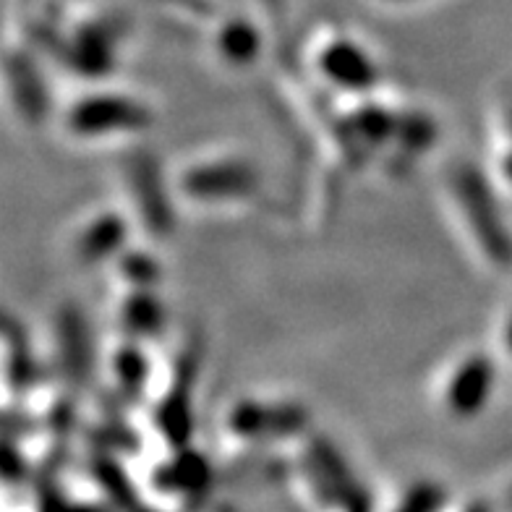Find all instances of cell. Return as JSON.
I'll return each instance as SVG.
<instances>
[{"label": "cell", "instance_id": "6da1fadb", "mask_svg": "<svg viewBox=\"0 0 512 512\" xmlns=\"http://www.w3.org/2000/svg\"><path fill=\"white\" fill-rule=\"evenodd\" d=\"M452 194L458 199L471 236L484 249L486 259H492L494 264H510L512 236L484 173H479L473 165L458 168L452 176Z\"/></svg>", "mask_w": 512, "mask_h": 512}, {"label": "cell", "instance_id": "7a4b0ae2", "mask_svg": "<svg viewBox=\"0 0 512 512\" xmlns=\"http://www.w3.org/2000/svg\"><path fill=\"white\" fill-rule=\"evenodd\" d=\"M152 123V113L144 102L113 92L81 97L71 113L68 128L84 139H100V136H118L144 131Z\"/></svg>", "mask_w": 512, "mask_h": 512}, {"label": "cell", "instance_id": "3957f363", "mask_svg": "<svg viewBox=\"0 0 512 512\" xmlns=\"http://www.w3.org/2000/svg\"><path fill=\"white\" fill-rule=\"evenodd\" d=\"M259 176L249 162L212 160L186 170L181 178L183 194L196 202H238L256 191Z\"/></svg>", "mask_w": 512, "mask_h": 512}, {"label": "cell", "instance_id": "277c9868", "mask_svg": "<svg viewBox=\"0 0 512 512\" xmlns=\"http://www.w3.org/2000/svg\"><path fill=\"white\" fill-rule=\"evenodd\" d=\"M319 71L330 84L364 95L369 89L377 87L379 68L369 53H366L356 40L348 37H335L322 48L317 58Z\"/></svg>", "mask_w": 512, "mask_h": 512}, {"label": "cell", "instance_id": "5b68a950", "mask_svg": "<svg viewBox=\"0 0 512 512\" xmlns=\"http://www.w3.org/2000/svg\"><path fill=\"white\" fill-rule=\"evenodd\" d=\"M497 371L489 356H468L458 369L452 371L450 382L445 387V405L452 416L473 418L484 411L494 392Z\"/></svg>", "mask_w": 512, "mask_h": 512}, {"label": "cell", "instance_id": "8992f818", "mask_svg": "<svg viewBox=\"0 0 512 512\" xmlns=\"http://www.w3.org/2000/svg\"><path fill=\"white\" fill-rule=\"evenodd\" d=\"M306 424V413L301 405H264L256 400H243L228 416V426L238 437H280L296 434Z\"/></svg>", "mask_w": 512, "mask_h": 512}, {"label": "cell", "instance_id": "52a82bcc", "mask_svg": "<svg viewBox=\"0 0 512 512\" xmlns=\"http://www.w3.org/2000/svg\"><path fill=\"white\" fill-rule=\"evenodd\" d=\"M128 241V225L121 215L108 212V215L95 217L87 228L81 230L79 241H76V254L81 262L102 264L121 256L126 251Z\"/></svg>", "mask_w": 512, "mask_h": 512}, {"label": "cell", "instance_id": "ba28073f", "mask_svg": "<svg viewBox=\"0 0 512 512\" xmlns=\"http://www.w3.org/2000/svg\"><path fill=\"white\" fill-rule=\"evenodd\" d=\"M131 181H134V196L142 209L144 220L155 230H170V202L165 194L160 168L152 157H142L131 165Z\"/></svg>", "mask_w": 512, "mask_h": 512}, {"label": "cell", "instance_id": "9c48e42d", "mask_svg": "<svg viewBox=\"0 0 512 512\" xmlns=\"http://www.w3.org/2000/svg\"><path fill=\"white\" fill-rule=\"evenodd\" d=\"M123 330L136 340H149L165 327V304L157 298L155 288H131L121 306Z\"/></svg>", "mask_w": 512, "mask_h": 512}, {"label": "cell", "instance_id": "30bf717a", "mask_svg": "<svg viewBox=\"0 0 512 512\" xmlns=\"http://www.w3.org/2000/svg\"><path fill=\"white\" fill-rule=\"evenodd\" d=\"M58 340H61V361L68 377L74 382H87L89 371H92V343H89L87 322L79 311L68 309L66 314H61Z\"/></svg>", "mask_w": 512, "mask_h": 512}, {"label": "cell", "instance_id": "8fae6325", "mask_svg": "<svg viewBox=\"0 0 512 512\" xmlns=\"http://www.w3.org/2000/svg\"><path fill=\"white\" fill-rule=\"evenodd\" d=\"M217 50L230 66H249L262 53V34L246 19H230L217 34Z\"/></svg>", "mask_w": 512, "mask_h": 512}, {"label": "cell", "instance_id": "7c38bea8", "mask_svg": "<svg viewBox=\"0 0 512 512\" xmlns=\"http://www.w3.org/2000/svg\"><path fill=\"white\" fill-rule=\"evenodd\" d=\"M8 74H11V84H14L16 100L27 113L40 115L48 108V97H45V81L40 79V74L34 71L32 63L27 58H21L19 63H11L8 66Z\"/></svg>", "mask_w": 512, "mask_h": 512}, {"label": "cell", "instance_id": "4fadbf2b", "mask_svg": "<svg viewBox=\"0 0 512 512\" xmlns=\"http://www.w3.org/2000/svg\"><path fill=\"white\" fill-rule=\"evenodd\" d=\"M398 115L377 108H364L353 115V134L366 144H384L398 136Z\"/></svg>", "mask_w": 512, "mask_h": 512}, {"label": "cell", "instance_id": "5bb4252c", "mask_svg": "<svg viewBox=\"0 0 512 512\" xmlns=\"http://www.w3.org/2000/svg\"><path fill=\"white\" fill-rule=\"evenodd\" d=\"M115 377L126 392H139L149 377V364L144 353L136 345H123L121 351L115 353Z\"/></svg>", "mask_w": 512, "mask_h": 512}, {"label": "cell", "instance_id": "9a60e30c", "mask_svg": "<svg viewBox=\"0 0 512 512\" xmlns=\"http://www.w3.org/2000/svg\"><path fill=\"white\" fill-rule=\"evenodd\" d=\"M118 264H121L123 280L128 277L131 288H155L157 280H160V264H157V259L142 254V251H123L118 256Z\"/></svg>", "mask_w": 512, "mask_h": 512}, {"label": "cell", "instance_id": "2e32d148", "mask_svg": "<svg viewBox=\"0 0 512 512\" xmlns=\"http://www.w3.org/2000/svg\"><path fill=\"white\" fill-rule=\"evenodd\" d=\"M434 136H437V128L429 118L424 115H403L398 121V139L403 147H408V152H421L424 147L434 142Z\"/></svg>", "mask_w": 512, "mask_h": 512}, {"label": "cell", "instance_id": "e0dca14e", "mask_svg": "<svg viewBox=\"0 0 512 512\" xmlns=\"http://www.w3.org/2000/svg\"><path fill=\"white\" fill-rule=\"evenodd\" d=\"M505 343H507V351L512 353V314H510V322L505 327Z\"/></svg>", "mask_w": 512, "mask_h": 512}, {"label": "cell", "instance_id": "ac0fdd59", "mask_svg": "<svg viewBox=\"0 0 512 512\" xmlns=\"http://www.w3.org/2000/svg\"><path fill=\"white\" fill-rule=\"evenodd\" d=\"M505 173L512 178V155L505 157Z\"/></svg>", "mask_w": 512, "mask_h": 512}, {"label": "cell", "instance_id": "d6986e66", "mask_svg": "<svg viewBox=\"0 0 512 512\" xmlns=\"http://www.w3.org/2000/svg\"><path fill=\"white\" fill-rule=\"evenodd\" d=\"M390 3H408V0H390Z\"/></svg>", "mask_w": 512, "mask_h": 512}]
</instances>
